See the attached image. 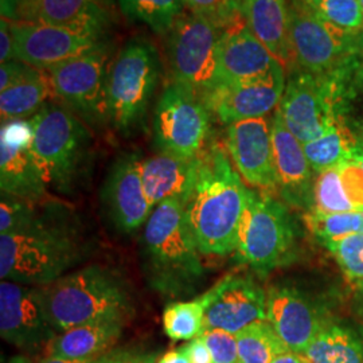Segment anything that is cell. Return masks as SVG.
<instances>
[{"mask_svg": "<svg viewBox=\"0 0 363 363\" xmlns=\"http://www.w3.org/2000/svg\"><path fill=\"white\" fill-rule=\"evenodd\" d=\"M318 18L346 30L359 34L363 30V11L359 0H300Z\"/></svg>", "mask_w": 363, "mask_h": 363, "instance_id": "33", "label": "cell"}, {"mask_svg": "<svg viewBox=\"0 0 363 363\" xmlns=\"http://www.w3.org/2000/svg\"><path fill=\"white\" fill-rule=\"evenodd\" d=\"M339 265L352 280H363V233H352L327 242Z\"/></svg>", "mask_w": 363, "mask_h": 363, "instance_id": "38", "label": "cell"}, {"mask_svg": "<svg viewBox=\"0 0 363 363\" xmlns=\"http://www.w3.org/2000/svg\"><path fill=\"white\" fill-rule=\"evenodd\" d=\"M15 60L13 55V37H11V26L10 21L1 18L0 25V61L1 64Z\"/></svg>", "mask_w": 363, "mask_h": 363, "instance_id": "44", "label": "cell"}, {"mask_svg": "<svg viewBox=\"0 0 363 363\" xmlns=\"http://www.w3.org/2000/svg\"><path fill=\"white\" fill-rule=\"evenodd\" d=\"M225 143L235 169L247 183L265 194L279 190L273 160L272 130L265 117L229 124Z\"/></svg>", "mask_w": 363, "mask_h": 363, "instance_id": "15", "label": "cell"}, {"mask_svg": "<svg viewBox=\"0 0 363 363\" xmlns=\"http://www.w3.org/2000/svg\"><path fill=\"white\" fill-rule=\"evenodd\" d=\"M308 226L325 245L349 234L363 233V211L339 214L312 213L308 217Z\"/></svg>", "mask_w": 363, "mask_h": 363, "instance_id": "35", "label": "cell"}, {"mask_svg": "<svg viewBox=\"0 0 363 363\" xmlns=\"http://www.w3.org/2000/svg\"><path fill=\"white\" fill-rule=\"evenodd\" d=\"M357 35L322 21L300 0H291L289 37L300 69L312 74L333 70L358 52Z\"/></svg>", "mask_w": 363, "mask_h": 363, "instance_id": "11", "label": "cell"}, {"mask_svg": "<svg viewBox=\"0 0 363 363\" xmlns=\"http://www.w3.org/2000/svg\"><path fill=\"white\" fill-rule=\"evenodd\" d=\"M156 363H190V359L186 351L182 346L179 350H172L166 352Z\"/></svg>", "mask_w": 363, "mask_h": 363, "instance_id": "46", "label": "cell"}, {"mask_svg": "<svg viewBox=\"0 0 363 363\" xmlns=\"http://www.w3.org/2000/svg\"><path fill=\"white\" fill-rule=\"evenodd\" d=\"M18 3H19V0H0L1 18H6L9 21H15Z\"/></svg>", "mask_w": 363, "mask_h": 363, "instance_id": "48", "label": "cell"}, {"mask_svg": "<svg viewBox=\"0 0 363 363\" xmlns=\"http://www.w3.org/2000/svg\"><path fill=\"white\" fill-rule=\"evenodd\" d=\"M284 69L249 30L244 16L223 30L218 42L220 85L262 78Z\"/></svg>", "mask_w": 363, "mask_h": 363, "instance_id": "21", "label": "cell"}, {"mask_svg": "<svg viewBox=\"0 0 363 363\" xmlns=\"http://www.w3.org/2000/svg\"><path fill=\"white\" fill-rule=\"evenodd\" d=\"M121 11L132 21L140 22L156 34H166L181 16L183 0H118Z\"/></svg>", "mask_w": 363, "mask_h": 363, "instance_id": "32", "label": "cell"}, {"mask_svg": "<svg viewBox=\"0 0 363 363\" xmlns=\"http://www.w3.org/2000/svg\"><path fill=\"white\" fill-rule=\"evenodd\" d=\"M108 62L109 54L104 43L48 69L54 96L91 124L108 120Z\"/></svg>", "mask_w": 363, "mask_h": 363, "instance_id": "10", "label": "cell"}, {"mask_svg": "<svg viewBox=\"0 0 363 363\" xmlns=\"http://www.w3.org/2000/svg\"><path fill=\"white\" fill-rule=\"evenodd\" d=\"M39 292L57 334L100 320H125L132 312L125 283L117 273L99 265L65 274L40 286Z\"/></svg>", "mask_w": 363, "mask_h": 363, "instance_id": "3", "label": "cell"}, {"mask_svg": "<svg viewBox=\"0 0 363 363\" xmlns=\"http://www.w3.org/2000/svg\"><path fill=\"white\" fill-rule=\"evenodd\" d=\"M235 337L238 363H271L288 351L268 320L250 325Z\"/></svg>", "mask_w": 363, "mask_h": 363, "instance_id": "31", "label": "cell"}, {"mask_svg": "<svg viewBox=\"0 0 363 363\" xmlns=\"http://www.w3.org/2000/svg\"><path fill=\"white\" fill-rule=\"evenodd\" d=\"M267 320L288 351L304 354L325 325L318 312L291 286H273L267 296Z\"/></svg>", "mask_w": 363, "mask_h": 363, "instance_id": "22", "label": "cell"}, {"mask_svg": "<svg viewBox=\"0 0 363 363\" xmlns=\"http://www.w3.org/2000/svg\"><path fill=\"white\" fill-rule=\"evenodd\" d=\"M13 55L40 70L65 62L104 45L103 39L64 27L10 21Z\"/></svg>", "mask_w": 363, "mask_h": 363, "instance_id": "14", "label": "cell"}, {"mask_svg": "<svg viewBox=\"0 0 363 363\" xmlns=\"http://www.w3.org/2000/svg\"><path fill=\"white\" fill-rule=\"evenodd\" d=\"M208 292L190 301L172 303L163 312V330L174 340H193L205 331V312L208 308Z\"/></svg>", "mask_w": 363, "mask_h": 363, "instance_id": "30", "label": "cell"}, {"mask_svg": "<svg viewBox=\"0 0 363 363\" xmlns=\"http://www.w3.org/2000/svg\"><path fill=\"white\" fill-rule=\"evenodd\" d=\"M354 159H355V160H357V162H358V163H359V164L363 167V148L359 151V152H358V154H357V155L354 156Z\"/></svg>", "mask_w": 363, "mask_h": 363, "instance_id": "50", "label": "cell"}, {"mask_svg": "<svg viewBox=\"0 0 363 363\" xmlns=\"http://www.w3.org/2000/svg\"><path fill=\"white\" fill-rule=\"evenodd\" d=\"M286 84V69H280L267 77L220 85L202 101L210 113L229 125L271 113L281 103Z\"/></svg>", "mask_w": 363, "mask_h": 363, "instance_id": "17", "label": "cell"}, {"mask_svg": "<svg viewBox=\"0 0 363 363\" xmlns=\"http://www.w3.org/2000/svg\"><path fill=\"white\" fill-rule=\"evenodd\" d=\"M205 330L218 328L237 335L267 320V295L249 276L228 274L208 291Z\"/></svg>", "mask_w": 363, "mask_h": 363, "instance_id": "16", "label": "cell"}, {"mask_svg": "<svg viewBox=\"0 0 363 363\" xmlns=\"http://www.w3.org/2000/svg\"><path fill=\"white\" fill-rule=\"evenodd\" d=\"M271 363H311L304 354H298L294 351H286L284 354L274 358Z\"/></svg>", "mask_w": 363, "mask_h": 363, "instance_id": "47", "label": "cell"}, {"mask_svg": "<svg viewBox=\"0 0 363 363\" xmlns=\"http://www.w3.org/2000/svg\"><path fill=\"white\" fill-rule=\"evenodd\" d=\"M198 156L183 159L159 152L142 160L144 191L152 208L167 199L187 202L196 181Z\"/></svg>", "mask_w": 363, "mask_h": 363, "instance_id": "24", "label": "cell"}, {"mask_svg": "<svg viewBox=\"0 0 363 363\" xmlns=\"http://www.w3.org/2000/svg\"><path fill=\"white\" fill-rule=\"evenodd\" d=\"M312 169L322 172L354 159L362 148L346 120H340L322 138L303 144Z\"/></svg>", "mask_w": 363, "mask_h": 363, "instance_id": "28", "label": "cell"}, {"mask_svg": "<svg viewBox=\"0 0 363 363\" xmlns=\"http://www.w3.org/2000/svg\"><path fill=\"white\" fill-rule=\"evenodd\" d=\"M104 202L117 229L132 233L145 223L151 206L142 179V160L138 154L117 157L105 181Z\"/></svg>", "mask_w": 363, "mask_h": 363, "instance_id": "19", "label": "cell"}, {"mask_svg": "<svg viewBox=\"0 0 363 363\" xmlns=\"http://www.w3.org/2000/svg\"><path fill=\"white\" fill-rule=\"evenodd\" d=\"M93 363H156V354L136 350H116L96 358Z\"/></svg>", "mask_w": 363, "mask_h": 363, "instance_id": "42", "label": "cell"}, {"mask_svg": "<svg viewBox=\"0 0 363 363\" xmlns=\"http://www.w3.org/2000/svg\"><path fill=\"white\" fill-rule=\"evenodd\" d=\"M162 77V61L154 43L132 38L109 66L106 85L108 120L130 133L143 120Z\"/></svg>", "mask_w": 363, "mask_h": 363, "instance_id": "5", "label": "cell"}, {"mask_svg": "<svg viewBox=\"0 0 363 363\" xmlns=\"http://www.w3.org/2000/svg\"><path fill=\"white\" fill-rule=\"evenodd\" d=\"M172 82L203 100L220 86L218 42L220 30L196 13H182L169 33Z\"/></svg>", "mask_w": 363, "mask_h": 363, "instance_id": "8", "label": "cell"}, {"mask_svg": "<svg viewBox=\"0 0 363 363\" xmlns=\"http://www.w3.org/2000/svg\"><path fill=\"white\" fill-rule=\"evenodd\" d=\"M94 359L91 361H69V359H64V358H57V357H46L43 359H39V361H33V359H28L26 357H15L9 363H93Z\"/></svg>", "mask_w": 363, "mask_h": 363, "instance_id": "45", "label": "cell"}, {"mask_svg": "<svg viewBox=\"0 0 363 363\" xmlns=\"http://www.w3.org/2000/svg\"><path fill=\"white\" fill-rule=\"evenodd\" d=\"M190 363H213L211 354L202 337H195L183 346Z\"/></svg>", "mask_w": 363, "mask_h": 363, "instance_id": "43", "label": "cell"}, {"mask_svg": "<svg viewBox=\"0 0 363 363\" xmlns=\"http://www.w3.org/2000/svg\"><path fill=\"white\" fill-rule=\"evenodd\" d=\"M279 111L286 128L303 144L322 138L337 121L346 120L337 112L325 79L296 66L286 79Z\"/></svg>", "mask_w": 363, "mask_h": 363, "instance_id": "12", "label": "cell"}, {"mask_svg": "<svg viewBox=\"0 0 363 363\" xmlns=\"http://www.w3.org/2000/svg\"><path fill=\"white\" fill-rule=\"evenodd\" d=\"M76 234L48 217L13 233L0 234V276L23 286H45L77 264Z\"/></svg>", "mask_w": 363, "mask_h": 363, "instance_id": "4", "label": "cell"}, {"mask_svg": "<svg viewBox=\"0 0 363 363\" xmlns=\"http://www.w3.org/2000/svg\"><path fill=\"white\" fill-rule=\"evenodd\" d=\"M33 202L1 193L0 201V234L22 230L38 220V213L31 206Z\"/></svg>", "mask_w": 363, "mask_h": 363, "instance_id": "37", "label": "cell"}, {"mask_svg": "<svg viewBox=\"0 0 363 363\" xmlns=\"http://www.w3.org/2000/svg\"><path fill=\"white\" fill-rule=\"evenodd\" d=\"M345 191L349 196L355 211H363V167L351 159L337 166Z\"/></svg>", "mask_w": 363, "mask_h": 363, "instance_id": "40", "label": "cell"}, {"mask_svg": "<svg viewBox=\"0 0 363 363\" xmlns=\"http://www.w3.org/2000/svg\"><path fill=\"white\" fill-rule=\"evenodd\" d=\"M142 241L145 276L156 292L184 296L202 283V253L196 247L182 201L167 199L154 208L145 222Z\"/></svg>", "mask_w": 363, "mask_h": 363, "instance_id": "2", "label": "cell"}, {"mask_svg": "<svg viewBox=\"0 0 363 363\" xmlns=\"http://www.w3.org/2000/svg\"><path fill=\"white\" fill-rule=\"evenodd\" d=\"M250 190L218 144L198 156L194 189L184 203L196 247L206 256L235 252Z\"/></svg>", "mask_w": 363, "mask_h": 363, "instance_id": "1", "label": "cell"}, {"mask_svg": "<svg viewBox=\"0 0 363 363\" xmlns=\"http://www.w3.org/2000/svg\"><path fill=\"white\" fill-rule=\"evenodd\" d=\"M0 334L6 342L27 351L49 345L58 335L48 318L39 288L1 281Z\"/></svg>", "mask_w": 363, "mask_h": 363, "instance_id": "13", "label": "cell"}, {"mask_svg": "<svg viewBox=\"0 0 363 363\" xmlns=\"http://www.w3.org/2000/svg\"><path fill=\"white\" fill-rule=\"evenodd\" d=\"M242 15L249 30L284 69L295 66L289 37L286 0H242Z\"/></svg>", "mask_w": 363, "mask_h": 363, "instance_id": "25", "label": "cell"}, {"mask_svg": "<svg viewBox=\"0 0 363 363\" xmlns=\"http://www.w3.org/2000/svg\"><path fill=\"white\" fill-rule=\"evenodd\" d=\"M357 50L363 60V30L357 35Z\"/></svg>", "mask_w": 363, "mask_h": 363, "instance_id": "49", "label": "cell"}, {"mask_svg": "<svg viewBox=\"0 0 363 363\" xmlns=\"http://www.w3.org/2000/svg\"><path fill=\"white\" fill-rule=\"evenodd\" d=\"M201 337L211 354L213 363H238L237 337L218 328H208Z\"/></svg>", "mask_w": 363, "mask_h": 363, "instance_id": "39", "label": "cell"}, {"mask_svg": "<svg viewBox=\"0 0 363 363\" xmlns=\"http://www.w3.org/2000/svg\"><path fill=\"white\" fill-rule=\"evenodd\" d=\"M30 121V152L43 181L60 191L69 190L89 140L88 132L72 111L54 103L45 105Z\"/></svg>", "mask_w": 363, "mask_h": 363, "instance_id": "6", "label": "cell"}, {"mask_svg": "<svg viewBox=\"0 0 363 363\" xmlns=\"http://www.w3.org/2000/svg\"><path fill=\"white\" fill-rule=\"evenodd\" d=\"M123 319L77 325L58 334L48 345L50 357L69 361H91L112 347L123 333Z\"/></svg>", "mask_w": 363, "mask_h": 363, "instance_id": "26", "label": "cell"}, {"mask_svg": "<svg viewBox=\"0 0 363 363\" xmlns=\"http://www.w3.org/2000/svg\"><path fill=\"white\" fill-rule=\"evenodd\" d=\"M313 213L318 214H339L355 211L354 205L345 191L337 167L319 172V177L313 186Z\"/></svg>", "mask_w": 363, "mask_h": 363, "instance_id": "34", "label": "cell"}, {"mask_svg": "<svg viewBox=\"0 0 363 363\" xmlns=\"http://www.w3.org/2000/svg\"><path fill=\"white\" fill-rule=\"evenodd\" d=\"M54 94L48 70L35 69L30 76L0 91L1 124L37 115Z\"/></svg>", "mask_w": 363, "mask_h": 363, "instance_id": "27", "label": "cell"}, {"mask_svg": "<svg viewBox=\"0 0 363 363\" xmlns=\"http://www.w3.org/2000/svg\"><path fill=\"white\" fill-rule=\"evenodd\" d=\"M35 67L27 65L19 60H13L4 62L0 66V91H6L7 88L13 86V84L22 81L23 78L30 76Z\"/></svg>", "mask_w": 363, "mask_h": 363, "instance_id": "41", "label": "cell"}, {"mask_svg": "<svg viewBox=\"0 0 363 363\" xmlns=\"http://www.w3.org/2000/svg\"><path fill=\"white\" fill-rule=\"evenodd\" d=\"M304 355L311 363H363V346L350 331L325 325Z\"/></svg>", "mask_w": 363, "mask_h": 363, "instance_id": "29", "label": "cell"}, {"mask_svg": "<svg viewBox=\"0 0 363 363\" xmlns=\"http://www.w3.org/2000/svg\"><path fill=\"white\" fill-rule=\"evenodd\" d=\"M210 111L193 91L171 82L154 113V142L162 154L194 159L208 143Z\"/></svg>", "mask_w": 363, "mask_h": 363, "instance_id": "9", "label": "cell"}, {"mask_svg": "<svg viewBox=\"0 0 363 363\" xmlns=\"http://www.w3.org/2000/svg\"><path fill=\"white\" fill-rule=\"evenodd\" d=\"M272 148L277 187L288 203L298 208L310 205L311 199V164L306 156L303 143L286 128L279 108L272 123Z\"/></svg>", "mask_w": 363, "mask_h": 363, "instance_id": "23", "label": "cell"}, {"mask_svg": "<svg viewBox=\"0 0 363 363\" xmlns=\"http://www.w3.org/2000/svg\"><path fill=\"white\" fill-rule=\"evenodd\" d=\"M359 4H361V7H362V11H363V0H359Z\"/></svg>", "mask_w": 363, "mask_h": 363, "instance_id": "51", "label": "cell"}, {"mask_svg": "<svg viewBox=\"0 0 363 363\" xmlns=\"http://www.w3.org/2000/svg\"><path fill=\"white\" fill-rule=\"evenodd\" d=\"M31 139L30 120L1 124L0 189L1 193L37 202L46 193V183L30 152Z\"/></svg>", "mask_w": 363, "mask_h": 363, "instance_id": "18", "label": "cell"}, {"mask_svg": "<svg viewBox=\"0 0 363 363\" xmlns=\"http://www.w3.org/2000/svg\"><path fill=\"white\" fill-rule=\"evenodd\" d=\"M191 13L205 18L218 30L233 25L242 15V0H183Z\"/></svg>", "mask_w": 363, "mask_h": 363, "instance_id": "36", "label": "cell"}, {"mask_svg": "<svg viewBox=\"0 0 363 363\" xmlns=\"http://www.w3.org/2000/svg\"><path fill=\"white\" fill-rule=\"evenodd\" d=\"M112 19V0H19L15 15V21L64 27L100 39Z\"/></svg>", "mask_w": 363, "mask_h": 363, "instance_id": "20", "label": "cell"}, {"mask_svg": "<svg viewBox=\"0 0 363 363\" xmlns=\"http://www.w3.org/2000/svg\"><path fill=\"white\" fill-rule=\"evenodd\" d=\"M296 232L288 208L269 194L250 190L235 257L256 272L268 273L288 264L295 253Z\"/></svg>", "mask_w": 363, "mask_h": 363, "instance_id": "7", "label": "cell"}]
</instances>
